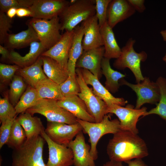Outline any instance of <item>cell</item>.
I'll return each instance as SVG.
<instances>
[{
	"label": "cell",
	"instance_id": "6da1fadb",
	"mask_svg": "<svg viewBox=\"0 0 166 166\" xmlns=\"http://www.w3.org/2000/svg\"><path fill=\"white\" fill-rule=\"evenodd\" d=\"M110 160L125 162L135 158H142L148 155L144 140L137 134L120 130L113 134L107 147Z\"/></svg>",
	"mask_w": 166,
	"mask_h": 166
},
{
	"label": "cell",
	"instance_id": "7a4b0ae2",
	"mask_svg": "<svg viewBox=\"0 0 166 166\" xmlns=\"http://www.w3.org/2000/svg\"><path fill=\"white\" fill-rule=\"evenodd\" d=\"M45 141L40 135L26 139L20 147L13 149L12 166H46L43 157Z\"/></svg>",
	"mask_w": 166,
	"mask_h": 166
},
{
	"label": "cell",
	"instance_id": "3957f363",
	"mask_svg": "<svg viewBox=\"0 0 166 166\" xmlns=\"http://www.w3.org/2000/svg\"><path fill=\"white\" fill-rule=\"evenodd\" d=\"M96 15L95 0H75L59 16L61 31H71L81 22Z\"/></svg>",
	"mask_w": 166,
	"mask_h": 166
},
{
	"label": "cell",
	"instance_id": "277c9868",
	"mask_svg": "<svg viewBox=\"0 0 166 166\" xmlns=\"http://www.w3.org/2000/svg\"><path fill=\"white\" fill-rule=\"evenodd\" d=\"M110 114H106L102 120L98 123L90 122L77 119V121L81 126L82 132L88 134L90 144V153L94 160L98 158L97 146L100 139L109 133L113 134L120 130V121L117 119L110 120Z\"/></svg>",
	"mask_w": 166,
	"mask_h": 166
},
{
	"label": "cell",
	"instance_id": "5b68a950",
	"mask_svg": "<svg viewBox=\"0 0 166 166\" xmlns=\"http://www.w3.org/2000/svg\"><path fill=\"white\" fill-rule=\"evenodd\" d=\"M135 42L132 38L128 40L125 45L121 49V53L114 62L113 66L118 69L129 68L133 73L138 83L144 79L141 70L140 63L146 60L147 54L144 51L139 53L135 51L133 46Z\"/></svg>",
	"mask_w": 166,
	"mask_h": 166
},
{
	"label": "cell",
	"instance_id": "8992f818",
	"mask_svg": "<svg viewBox=\"0 0 166 166\" xmlns=\"http://www.w3.org/2000/svg\"><path fill=\"white\" fill-rule=\"evenodd\" d=\"M27 24L30 25L36 33L39 42L47 50L61 39V25L59 17L49 20L32 18Z\"/></svg>",
	"mask_w": 166,
	"mask_h": 166
},
{
	"label": "cell",
	"instance_id": "52a82bcc",
	"mask_svg": "<svg viewBox=\"0 0 166 166\" xmlns=\"http://www.w3.org/2000/svg\"><path fill=\"white\" fill-rule=\"evenodd\" d=\"M32 115L38 113L44 116L48 122H56L73 124L77 122V118L68 111L60 106L57 101L41 99L36 104L26 111Z\"/></svg>",
	"mask_w": 166,
	"mask_h": 166
},
{
	"label": "cell",
	"instance_id": "ba28073f",
	"mask_svg": "<svg viewBox=\"0 0 166 166\" xmlns=\"http://www.w3.org/2000/svg\"><path fill=\"white\" fill-rule=\"evenodd\" d=\"M76 78L80 89L78 96L84 101L95 122H101L107 114L105 103L95 95L85 82L80 68L76 69Z\"/></svg>",
	"mask_w": 166,
	"mask_h": 166
},
{
	"label": "cell",
	"instance_id": "9c48e42d",
	"mask_svg": "<svg viewBox=\"0 0 166 166\" xmlns=\"http://www.w3.org/2000/svg\"><path fill=\"white\" fill-rule=\"evenodd\" d=\"M147 109L144 107L136 109L131 105H128L123 107L113 104L108 107L107 113L114 114L117 117L120 121V130L128 131L137 134L138 130L136 127V124L138 119L146 113Z\"/></svg>",
	"mask_w": 166,
	"mask_h": 166
},
{
	"label": "cell",
	"instance_id": "30bf717a",
	"mask_svg": "<svg viewBox=\"0 0 166 166\" xmlns=\"http://www.w3.org/2000/svg\"><path fill=\"white\" fill-rule=\"evenodd\" d=\"M120 83L121 85L128 86L136 93L137 98L136 109H140L145 103L156 105L159 101L160 94L158 86L148 77H144L141 82L136 84L129 83L122 79Z\"/></svg>",
	"mask_w": 166,
	"mask_h": 166
},
{
	"label": "cell",
	"instance_id": "8fae6325",
	"mask_svg": "<svg viewBox=\"0 0 166 166\" xmlns=\"http://www.w3.org/2000/svg\"><path fill=\"white\" fill-rule=\"evenodd\" d=\"M82 128L78 122L73 124L63 123L48 122L45 132L53 141L68 146Z\"/></svg>",
	"mask_w": 166,
	"mask_h": 166
},
{
	"label": "cell",
	"instance_id": "7c38bea8",
	"mask_svg": "<svg viewBox=\"0 0 166 166\" xmlns=\"http://www.w3.org/2000/svg\"><path fill=\"white\" fill-rule=\"evenodd\" d=\"M41 136L47 144L49 156L46 166H71L73 165V156L71 149L52 141L44 131Z\"/></svg>",
	"mask_w": 166,
	"mask_h": 166
},
{
	"label": "cell",
	"instance_id": "4fadbf2b",
	"mask_svg": "<svg viewBox=\"0 0 166 166\" xmlns=\"http://www.w3.org/2000/svg\"><path fill=\"white\" fill-rule=\"evenodd\" d=\"M69 4L65 0H34L29 8L32 18L49 20L59 17Z\"/></svg>",
	"mask_w": 166,
	"mask_h": 166
},
{
	"label": "cell",
	"instance_id": "5bb4252c",
	"mask_svg": "<svg viewBox=\"0 0 166 166\" xmlns=\"http://www.w3.org/2000/svg\"><path fill=\"white\" fill-rule=\"evenodd\" d=\"M74 34V30L71 31H65L59 41L51 48L44 51L41 56L53 59L67 72L69 54Z\"/></svg>",
	"mask_w": 166,
	"mask_h": 166
},
{
	"label": "cell",
	"instance_id": "9a60e30c",
	"mask_svg": "<svg viewBox=\"0 0 166 166\" xmlns=\"http://www.w3.org/2000/svg\"><path fill=\"white\" fill-rule=\"evenodd\" d=\"M104 53V46L84 50L77 62L76 68L87 69L99 80L102 75L101 64Z\"/></svg>",
	"mask_w": 166,
	"mask_h": 166
},
{
	"label": "cell",
	"instance_id": "2e32d148",
	"mask_svg": "<svg viewBox=\"0 0 166 166\" xmlns=\"http://www.w3.org/2000/svg\"><path fill=\"white\" fill-rule=\"evenodd\" d=\"M68 147L73 152L74 166H95L94 160L90 153V146L86 143L82 131L76 135Z\"/></svg>",
	"mask_w": 166,
	"mask_h": 166
},
{
	"label": "cell",
	"instance_id": "e0dca14e",
	"mask_svg": "<svg viewBox=\"0 0 166 166\" xmlns=\"http://www.w3.org/2000/svg\"><path fill=\"white\" fill-rule=\"evenodd\" d=\"M84 80L87 85H91L94 93L103 101L108 107L115 104L123 106L127 101L123 98L114 97L111 93L101 84L99 79L89 70L80 68Z\"/></svg>",
	"mask_w": 166,
	"mask_h": 166
},
{
	"label": "cell",
	"instance_id": "ac0fdd59",
	"mask_svg": "<svg viewBox=\"0 0 166 166\" xmlns=\"http://www.w3.org/2000/svg\"><path fill=\"white\" fill-rule=\"evenodd\" d=\"M81 25L84 31L82 41L84 50L103 46L100 27L96 15L83 22Z\"/></svg>",
	"mask_w": 166,
	"mask_h": 166
},
{
	"label": "cell",
	"instance_id": "d6986e66",
	"mask_svg": "<svg viewBox=\"0 0 166 166\" xmlns=\"http://www.w3.org/2000/svg\"><path fill=\"white\" fill-rule=\"evenodd\" d=\"M135 11L128 0H111L108 9L107 23L113 29L118 23L133 15Z\"/></svg>",
	"mask_w": 166,
	"mask_h": 166
},
{
	"label": "cell",
	"instance_id": "ffe728a7",
	"mask_svg": "<svg viewBox=\"0 0 166 166\" xmlns=\"http://www.w3.org/2000/svg\"><path fill=\"white\" fill-rule=\"evenodd\" d=\"M58 105L72 114L77 119L95 122L84 101L78 96L63 97L57 101Z\"/></svg>",
	"mask_w": 166,
	"mask_h": 166
},
{
	"label": "cell",
	"instance_id": "44dd1931",
	"mask_svg": "<svg viewBox=\"0 0 166 166\" xmlns=\"http://www.w3.org/2000/svg\"><path fill=\"white\" fill-rule=\"evenodd\" d=\"M74 31L73 40L69 54L67 71L69 76L76 77V64L84 51L82 45L84 34L83 26L81 25L78 26Z\"/></svg>",
	"mask_w": 166,
	"mask_h": 166
},
{
	"label": "cell",
	"instance_id": "7402d4cb",
	"mask_svg": "<svg viewBox=\"0 0 166 166\" xmlns=\"http://www.w3.org/2000/svg\"><path fill=\"white\" fill-rule=\"evenodd\" d=\"M28 28L16 34H8L3 44L9 50L22 48L36 41H38L37 34L33 28L27 24Z\"/></svg>",
	"mask_w": 166,
	"mask_h": 166
},
{
	"label": "cell",
	"instance_id": "603a6c76",
	"mask_svg": "<svg viewBox=\"0 0 166 166\" xmlns=\"http://www.w3.org/2000/svg\"><path fill=\"white\" fill-rule=\"evenodd\" d=\"M30 46L29 52L23 56H21L14 50H10L9 60L21 68H24L34 63L46 50L38 41L32 42Z\"/></svg>",
	"mask_w": 166,
	"mask_h": 166
},
{
	"label": "cell",
	"instance_id": "cb8c5ba5",
	"mask_svg": "<svg viewBox=\"0 0 166 166\" xmlns=\"http://www.w3.org/2000/svg\"><path fill=\"white\" fill-rule=\"evenodd\" d=\"M100 27L105 48L104 57L109 59L117 58L121 50L116 41L113 29L107 21Z\"/></svg>",
	"mask_w": 166,
	"mask_h": 166
},
{
	"label": "cell",
	"instance_id": "d4e9b609",
	"mask_svg": "<svg viewBox=\"0 0 166 166\" xmlns=\"http://www.w3.org/2000/svg\"><path fill=\"white\" fill-rule=\"evenodd\" d=\"M17 118L25 132L26 140L41 136L45 130L40 119L37 117H33L28 112L21 113Z\"/></svg>",
	"mask_w": 166,
	"mask_h": 166
},
{
	"label": "cell",
	"instance_id": "484cf974",
	"mask_svg": "<svg viewBox=\"0 0 166 166\" xmlns=\"http://www.w3.org/2000/svg\"><path fill=\"white\" fill-rule=\"evenodd\" d=\"M43 61L40 56L34 63L18 71L19 74L30 86L35 87L41 81L47 78L42 68Z\"/></svg>",
	"mask_w": 166,
	"mask_h": 166
},
{
	"label": "cell",
	"instance_id": "4316f807",
	"mask_svg": "<svg viewBox=\"0 0 166 166\" xmlns=\"http://www.w3.org/2000/svg\"><path fill=\"white\" fill-rule=\"evenodd\" d=\"M43 61V70L46 77L60 85L65 81L69 76L67 72L53 59L41 56Z\"/></svg>",
	"mask_w": 166,
	"mask_h": 166
},
{
	"label": "cell",
	"instance_id": "83f0119b",
	"mask_svg": "<svg viewBox=\"0 0 166 166\" xmlns=\"http://www.w3.org/2000/svg\"><path fill=\"white\" fill-rule=\"evenodd\" d=\"M109 61L110 59L103 57L101 64V72L106 79L105 87L110 93H115L119 88V81L126 75L113 69Z\"/></svg>",
	"mask_w": 166,
	"mask_h": 166
},
{
	"label": "cell",
	"instance_id": "f1b7e54d",
	"mask_svg": "<svg viewBox=\"0 0 166 166\" xmlns=\"http://www.w3.org/2000/svg\"><path fill=\"white\" fill-rule=\"evenodd\" d=\"M35 88L40 99H50L57 101L63 97L60 85L48 77L40 81Z\"/></svg>",
	"mask_w": 166,
	"mask_h": 166
},
{
	"label": "cell",
	"instance_id": "f546056e",
	"mask_svg": "<svg viewBox=\"0 0 166 166\" xmlns=\"http://www.w3.org/2000/svg\"><path fill=\"white\" fill-rule=\"evenodd\" d=\"M156 83L160 90L159 103L156 104L155 108L147 111L143 117L152 114H156L166 121V79L160 77L157 78Z\"/></svg>",
	"mask_w": 166,
	"mask_h": 166
},
{
	"label": "cell",
	"instance_id": "4dcf8cb0",
	"mask_svg": "<svg viewBox=\"0 0 166 166\" xmlns=\"http://www.w3.org/2000/svg\"><path fill=\"white\" fill-rule=\"evenodd\" d=\"M39 100L36 89L29 86L14 107L17 113L26 112L28 109L35 105Z\"/></svg>",
	"mask_w": 166,
	"mask_h": 166
},
{
	"label": "cell",
	"instance_id": "1f68e13d",
	"mask_svg": "<svg viewBox=\"0 0 166 166\" xmlns=\"http://www.w3.org/2000/svg\"><path fill=\"white\" fill-rule=\"evenodd\" d=\"M26 139L25 132L16 117L13 122L9 137L6 144L13 149H16L20 147Z\"/></svg>",
	"mask_w": 166,
	"mask_h": 166
},
{
	"label": "cell",
	"instance_id": "d6a6232c",
	"mask_svg": "<svg viewBox=\"0 0 166 166\" xmlns=\"http://www.w3.org/2000/svg\"><path fill=\"white\" fill-rule=\"evenodd\" d=\"M26 85L22 77L14 76L10 85L9 99L11 104L15 107L25 92Z\"/></svg>",
	"mask_w": 166,
	"mask_h": 166
},
{
	"label": "cell",
	"instance_id": "836d02e7",
	"mask_svg": "<svg viewBox=\"0 0 166 166\" xmlns=\"http://www.w3.org/2000/svg\"><path fill=\"white\" fill-rule=\"evenodd\" d=\"M60 86L63 97L78 95L80 92V87L76 77L69 76L65 81L60 85Z\"/></svg>",
	"mask_w": 166,
	"mask_h": 166
},
{
	"label": "cell",
	"instance_id": "e575fe53",
	"mask_svg": "<svg viewBox=\"0 0 166 166\" xmlns=\"http://www.w3.org/2000/svg\"><path fill=\"white\" fill-rule=\"evenodd\" d=\"M15 107L9 100L7 95L0 98V121L1 123L9 118L16 117Z\"/></svg>",
	"mask_w": 166,
	"mask_h": 166
},
{
	"label": "cell",
	"instance_id": "d590c367",
	"mask_svg": "<svg viewBox=\"0 0 166 166\" xmlns=\"http://www.w3.org/2000/svg\"><path fill=\"white\" fill-rule=\"evenodd\" d=\"M34 0H0V11L6 13L11 8H29Z\"/></svg>",
	"mask_w": 166,
	"mask_h": 166
},
{
	"label": "cell",
	"instance_id": "8d00e7d4",
	"mask_svg": "<svg viewBox=\"0 0 166 166\" xmlns=\"http://www.w3.org/2000/svg\"><path fill=\"white\" fill-rule=\"evenodd\" d=\"M111 0H95L96 15L100 27L107 21L108 6Z\"/></svg>",
	"mask_w": 166,
	"mask_h": 166
},
{
	"label": "cell",
	"instance_id": "74e56055",
	"mask_svg": "<svg viewBox=\"0 0 166 166\" xmlns=\"http://www.w3.org/2000/svg\"><path fill=\"white\" fill-rule=\"evenodd\" d=\"M12 19L6 13L0 11V44H3L11 27Z\"/></svg>",
	"mask_w": 166,
	"mask_h": 166
},
{
	"label": "cell",
	"instance_id": "f35d334b",
	"mask_svg": "<svg viewBox=\"0 0 166 166\" xmlns=\"http://www.w3.org/2000/svg\"><path fill=\"white\" fill-rule=\"evenodd\" d=\"M20 67L16 65H9L0 63V77L3 81H8L14 76L15 73Z\"/></svg>",
	"mask_w": 166,
	"mask_h": 166
},
{
	"label": "cell",
	"instance_id": "ab89813d",
	"mask_svg": "<svg viewBox=\"0 0 166 166\" xmlns=\"http://www.w3.org/2000/svg\"><path fill=\"white\" fill-rule=\"evenodd\" d=\"M9 118L1 123L0 127V148L6 144L10 133L13 122L16 118Z\"/></svg>",
	"mask_w": 166,
	"mask_h": 166
},
{
	"label": "cell",
	"instance_id": "60d3db41",
	"mask_svg": "<svg viewBox=\"0 0 166 166\" xmlns=\"http://www.w3.org/2000/svg\"><path fill=\"white\" fill-rule=\"evenodd\" d=\"M128 1L135 10L139 12H142L145 9L144 0H128Z\"/></svg>",
	"mask_w": 166,
	"mask_h": 166
},
{
	"label": "cell",
	"instance_id": "b9f144b4",
	"mask_svg": "<svg viewBox=\"0 0 166 166\" xmlns=\"http://www.w3.org/2000/svg\"><path fill=\"white\" fill-rule=\"evenodd\" d=\"M16 16L19 18L26 17H30L32 18L33 14L29 8H21L17 9Z\"/></svg>",
	"mask_w": 166,
	"mask_h": 166
},
{
	"label": "cell",
	"instance_id": "7bdbcfd3",
	"mask_svg": "<svg viewBox=\"0 0 166 166\" xmlns=\"http://www.w3.org/2000/svg\"><path fill=\"white\" fill-rule=\"evenodd\" d=\"M142 158H135L126 161L128 166H148L142 160Z\"/></svg>",
	"mask_w": 166,
	"mask_h": 166
},
{
	"label": "cell",
	"instance_id": "ee69618b",
	"mask_svg": "<svg viewBox=\"0 0 166 166\" xmlns=\"http://www.w3.org/2000/svg\"><path fill=\"white\" fill-rule=\"evenodd\" d=\"M10 50L2 45H0V54L3 59L9 60Z\"/></svg>",
	"mask_w": 166,
	"mask_h": 166
},
{
	"label": "cell",
	"instance_id": "f6af8a7d",
	"mask_svg": "<svg viewBox=\"0 0 166 166\" xmlns=\"http://www.w3.org/2000/svg\"><path fill=\"white\" fill-rule=\"evenodd\" d=\"M17 9L15 8H11L9 9L6 13L7 16L12 19L16 16Z\"/></svg>",
	"mask_w": 166,
	"mask_h": 166
},
{
	"label": "cell",
	"instance_id": "bcb514c9",
	"mask_svg": "<svg viewBox=\"0 0 166 166\" xmlns=\"http://www.w3.org/2000/svg\"><path fill=\"white\" fill-rule=\"evenodd\" d=\"M102 166H124L122 162L110 160L106 162Z\"/></svg>",
	"mask_w": 166,
	"mask_h": 166
},
{
	"label": "cell",
	"instance_id": "7dc6e473",
	"mask_svg": "<svg viewBox=\"0 0 166 166\" xmlns=\"http://www.w3.org/2000/svg\"><path fill=\"white\" fill-rule=\"evenodd\" d=\"M160 33L162 37L163 40L166 42V29L161 30Z\"/></svg>",
	"mask_w": 166,
	"mask_h": 166
},
{
	"label": "cell",
	"instance_id": "c3c4849f",
	"mask_svg": "<svg viewBox=\"0 0 166 166\" xmlns=\"http://www.w3.org/2000/svg\"><path fill=\"white\" fill-rule=\"evenodd\" d=\"M163 60L165 63H166V53L165 56L163 57Z\"/></svg>",
	"mask_w": 166,
	"mask_h": 166
}]
</instances>
